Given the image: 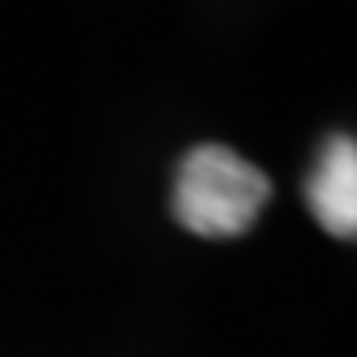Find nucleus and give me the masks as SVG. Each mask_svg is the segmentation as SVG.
<instances>
[{"mask_svg":"<svg viewBox=\"0 0 357 357\" xmlns=\"http://www.w3.org/2000/svg\"><path fill=\"white\" fill-rule=\"evenodd\" d=\"M271 198V181L263 168L241 160L224 142H198L176 164L172 215L194 237H241L254 228L259 211Z\"/></svg>","mask_w":357,"mask_h":357,"instance_id":"nucleus-1","label":"nucleus"},{"mask_svg":"<svg viewBox=\"0 0 357 357\" xmlns=\"http://www.w3.org/2000/svg\"><path fill=\"white\" fill-rule=\"evenodd\" d=\"M305 202L323 233L357 241V138L331 134L305 181Z\"/></svg>","mask_w":357,"mask_h":357,"instance_id":"nucleus-2","label":"nucleus"}]
</instances>
